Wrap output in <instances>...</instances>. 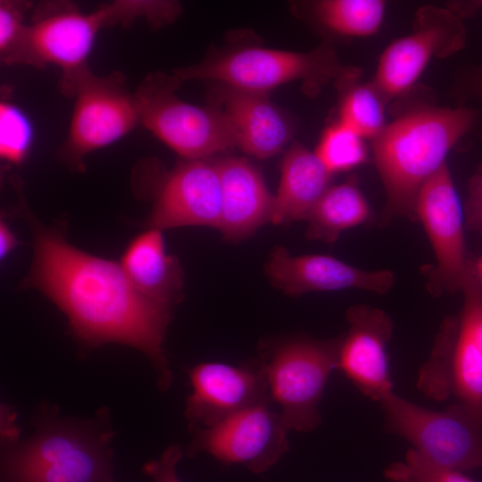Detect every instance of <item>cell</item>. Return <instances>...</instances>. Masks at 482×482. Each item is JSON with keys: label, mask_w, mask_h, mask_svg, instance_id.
I'll return each mask as SVG.
<instances>
[{"label": "cell", "mask_w": 482, "mask_h": 482, "mask_svg": "<svg viewBox=\"0 0 482 482\" xmlns=\"http://www.w3.org/2000/svg\"><path fill=\"white\" fill-rule=\"evenodd\" d=\"M17 211L33 237L32 266L22 282L51 299L67 316L75 337L87 345L121 343L143 352L166 389L171 372L162 350L171 306L139 293L120 264L71 245L65 225L43 224L29 209L21 184L12 181Z\"/></svg>", "instance_id": "obj_1"}, {"label": "cell", "mask_w": 482, "mask_h": 482, "mask_svg": "<svg viewBox=\"0 0 482 482\" xmlns=\"http://www.w3.org/2000/svg\"><path fill=\"white\" fill-rule=\"evenodd\" d=\"M475 119L476 112L466 108L424 107L385 126L372 140L374 162L386 194L381 225L396 216L416 219L420 188L445 164L447 154Z\"/></svg>", "instance_id": "obj_2"}, {"label": "cell", "mask_w": 482, "mask_h": 482, "mask_svg": "<svg viewBox=\"0 0 482 482\" xmlns=\"http://www.w3.org/2000/svg\"><path fill=\"white\" fill-rule=\"evenodd\" d=\"M172 75L180 83L192 79L212 80L260 94L297 79L312 92L328 82L345 87L359 76L356 69L343 66L334 49L328 45L306 53L247 47L175 69Z\"/></svg>", "instance_id": "obj_3"}, {"label": "cell", "mask_w": 482, "mask_h": 482, "mask_svg": "<svg viewBox=\"0 0 482 482\" xmlns=\"http://www.w3.org/2000/svg\"><path fill=\"white\" fill-rule=\"evenodd\" d=\"M110 438L94 425L47 424L5 454L2 482H113Z\"/></svg>", "instance_id": "obj_4"}, {"label": "cell", "mask_w": 482, "mask_h": 482, "mask_svg": "<svg viewBox=\"0 0 482 482\" xmlns=\"http://www.w3.org/2000/svg\"><path fill=\"white\" fill-rule=\"evenodd\" d=\"M461 291L462 309L443 320L417 386L436 401L482 408V284L472 260Z\"/></svg>", "instance_id": "obj_5"}, {"label": "cell", "mask_w": 482, "mask_h": 482, "mask_svg": "<svg viewBox=\"0 0 482 482\" xmlns=\"http://www.w3.org/2000/svg\"><path fill=\"white\" fill-rule=\"evenodd\" d=\"M60 89L75 102L58 155L75 170H84V159L89 153L112 144L139 123L134 95L119 71L101 77L86 65L61 76Z\"/></svg>", "instance_id": "obj_6"}, {"label": "cell", "mask_w": 482, "mask_h": 482, "mask_svg": "<svg viewBox=\"0 0 482 482\" xmlns=\"http://www.w3.org/2000/svg\"><path fill=\"white\" fill-rule=\"evenodd\" d=\"M380 403L387 428L426 460L461 472L482 467V408L454 403L432 411L394 392Z\"/></svg>", "instance_id": "obj_7"}, {"label": "cell", "mask_w": 482, "mask_h": 482, "mask_svg": "<svg viewBox=\"0 0 482 482\" xmlns=\"http://www.w3.org/2000/svg\"><path fill=\"white\" fill-rule=\"evenodd\" d=\"M180 84L172 74L147 75L134 94L139 122L186 160L206 159L236 146L220 110L179 99L175 91Z\"/></svg>", "instance_id": "obj_8"}, {"label": "cell", "mask_w": 482, "mask_h": 482, "mask_svg": "<svg viewBox=\"0 0 482 482\" xmlns=\"http://www.w3.org/2000/svg\"><path fill=\"white\" fill-rule=\"evenodd\" d=\"M337 339L293 338L273 347L260 361L270 401L279 407L288 431L308 432L320 425L319 403L337 370Z\"/></svg>", "instance_id": "obj_9"}, {"label": "cell", "mask_w": 482, "mask_h": 482, "mask_svg": "<svg viewBox=\"0 0 482 482\" xmlns=\"http://www.w3.org/2000/svg\"><path fill=\"white\" fill-rule=\"evenodd\" d=\"M105 27L102 10L81 12L69 2H45L32 10V17L12 49L3 57L6 64L44 68L54 64L69 75L87 65L97 32Z\"/></svg>", "instance_id": "obj_10"}, {"label": "cell", "mask_w": 482, "mask_h": 482, "mask_svg": "<svg viewBox=\"0 0 482 482\" xmlns=\"http://www.w3.org/2000/svg\"><path fill=\"white\" fill-rule=\"evenodd\" d=\"M415 216L430 240L435 267L423 270L434 295L461 290L471 260L467 256L462 207L448 167L444 164L420 188Z\"/></svg>", "instance_id": "obj_11"}, {"label": "cell", "mask_w": 482, "mask_h": 482, "mask_svg": "<svg viewBox=\"0 0 482 482\" xmlns=\"http://www.w3.org/2000/svg\"><path fill=\"white\" fill-rule=\"evenodd\" d=\"M270 401L248 407L208 428H190L187 454L204 452L225 464H242L254 473L274 465L289 450L280 412Z\"/></svg>", "instance_id": "obj_12"}, {"label": "cell", "mask_w": 482, "mask_h": 482, "mask_svg": "<svg viewBox=\"0 0 482 482\" xmlns=\"http://www.w3.org/2000/svg\"><path fill=\"white\" fill-rule=\"evenodd\" d=\"M461 18L449 9L420 8L413 31L393 41L380 56L373 85L385 100L409 89L433 57H446L465 44Z\"/></svg>", "instance_id": "obj_13"}, {"label": "cell", "mask_w": 482, "mask_h": 482, "mask_svg": "<svg viewBox=\"0 0 482 482\" xmlns=\"http://www.w3.org/2000/svg\"><path fill=\"white\" fill-rule=\"evenodd\" d=\"M153 208L149 229L184 226L218 229L220 220V184L214 162L186 160L168 172L148 180Z\"/></svg>", "instance_id": "obj_14"}, {"label": "cell", "mask_w": 482, "mask_h": 482, "mask_svg": "<svg viewBox=\"0 0 482 482\" xmlns=\"http://www.w3.org/2000/svg\"><path fill=\"white\" fill-rule=\"evenodd\" d=\"M192 393L186 416L190 428L214 426L259 403L270 401L261 362L235 366L204 362L189 370Z\"/></svg>", "instance_id": "obj_15"}, {"label": "cell", "mask_w": 482, "mask_h": 482, "mask_svg": "<svg viewBox=\"0 0 482 482\" xmlns=\"http://www.w3.org/2000/svg\"><path fill=\"white\" fill-rule=\"evenodd\" d=\"M349 329L337 338V370L364 395L381 401L392 391L386 345L393 325L382 310L353 305L347 312Z\"/></svg>", "instance_id": "obj_16"}, {"label": "cell", "mask_w": 482, "mask_h": 482, "mask_svg": "<svg viewBox=\"0 0 482 482\" xmlns=\"http://www.w3.org/2000/svg\"><path fill=\"white\" fill-rule=\"evenodd\" d=\"M266 272L270 282L289 295L345 288L386 294L395 280L389 270L365 271L327 255L291 256L284 247L272 251Z\"/></svg>", "instance_id": "obj_17"}, {"label": "cell", "mask_w": 482, "mask_h": 482, "mask_svg": "<svg viewBox=\"0 0 482 482\" xmlns=\"http://www.w3.org/2000/svg\"><path fill=\"white\" fill-rule=\"evenodd\" d=\"M212 104L229 122L236 146L252 156L271 157L289 139L290 129L286 119L265 94L221 85L217 88Z\"/></svg>", "instance_id": "obj_18"}, {"label": "cell", "mask_w": 482, "mask_h": 482, "mask_svg": "<svg viewBox=\"0 0 482 482\" xmlns=\"http://www.w3.org/2000/svg\"><path fill=\"white\" fill-rule=\"evenodd\" d=\"M220 184V220L218 229L224 238H246L270 220L273 196L260 172L243 158L215 162Z\"/></svg>", "instance_id": "obj_19"}, {"label": "cell", "mask_w": 482, "mask_h": 482, "mask_svg": "<svg viewBox=\"0 0 482 482\" xmlns=\"http://www.w3.org/2000/svg\"><path fill=\"white\" fill-rule=\"evenodd\" d=\"M120 266L132 286L146 297L172 306L182 296L183 273L165 252L162 230L149 229L126 248Z\"/></svg>", "instance_id": "obj_20"}, {"label": "cell", "mask_w": 482, "mask_h": 482, "mask_svg": "<svg viewBox=\"0 0 482 482\" xmlns=\"http://www.w3.org/2000/svg\"><path fill=\"white\" fill-rule=\"evenodd\" d=\"M279 187L270 220L275 225L306 220L310 212L328 188L331 173L315 153L295 142L281 162Z\"/></svg>", "instance_id": "obj_21"}, {"label": "cell", "mask_w": 482, "mask_h": 482, "mask_svg": "<svg viewBox=\"0 0 482 482\" xmlns=\"http://www.w3.org/2000/svg\"><path fill=\"white\" fill-rule=\"evenodd\" d=\"M370 214V205L356 180L348 179L328 187L313 206L306 218V237L333 243L342 231L365 222Z\"/></svg>", "instance_id": "obj_22"}, {"label": "cell", "mask_w": 482, "mask_h": 482, "mask_svg": "<svg viewBox=\"0 0 482 482\" xmlns=\"http://www.w3.org/2000/svg\"><path fill=\"white\" fill-rule=\"evenodd\" d=\"M380 0H325L316 4L320 21L345 36L367 37L378 31L385 15Z\"/></svg>", "instance_id": "obj_23"}, {"label": "cell", "mask_w": 482, "mask_h": 482, "mask_svg": "<svg viewBox=\"0 0 482 482\" xmlns=\"http://www.w3.org/2000/svg\"><path fill=\"white\" fill-rule=\"evenodd\" d=\"M340 104L339 121L365 138L374 139L385 128V99L370 84H349Z\"/></svg>", "instance_id": "obj_24"}, {"label": "cell", "mask_w": 482, "mask_h": 482, "mask_svg": "<svg viewBox=\"0 0 482 482\" xmlns=\"http://www.w3.org/2000/svg\"><path fill=\"white\" fill-rule=\"evenodd\" d=\"M314 153L331 174L352 170L368 160L364 138L339 120L324 130Z\"/></svg>", "instance_id": "obj_25"}, {"label": "cell", "mask_w": 482, "mask_h": 482, "mask_svg": "<svg viewBox=\"0 0 482 482\" xmlns=\"http://www.w3.org/2000/svg\"><path fill=\"white\" fill-rule=\"evenodd\" d=\"M106 26L131 24L137 18L145 17L154 28H160L176 20L181 12L174 1L119 0L101 5Z\"/></svg>", "instance_id": "obj_26"}, {"label": "cell", "mask_w": 482, "mask_h": 482, "mask_svg": "<svg viewBox=\"0 0 482 482\" xmlns=\"http://www.w3.org/2000/svg\"><path fill=\"white\" fill-rule=\"evenodd\" d=\"M32 127L26 115L6 100L0 104V156L19 164L26 158L32 142Z\"/></svg>", "instance_id": "obj_27"}, {"label": "cell", "mask_w": 482, "mask_h": 482, "mask_svg": "<svg viewBox=\"0 0 482 482\" xmlns=\"http://www.w3.org/2000/svg\"><path fill=\"white\" fill-rule=\"evenodd\" d=\"M385 476L393 482H477L461 471L432 463L413 449L403 461L389 465Z\"/></svg>", "instance_id": "obj_28"}, {"label": "cell", "mask_w": 482, "mask_h": 482, "mask_svg": "<svg viewBox=\"0 0 482 482\" xmlns=\"http://www.w3.org/2000/svg\"><path fill=\"white\" fill-rule=\"evenodd\" d=\"M33 4L26 1L0 2V54L4 57L16 43L27 23L25 15Z\"/></svg>", "instance_id": "obj_29"}, {"label": "cell", "mask_w": 482, "mask_h": 482, "mask_svg": "<svg viewBox=\"0 0 482 482\" xmlns=\"http://www.w3.org/2000/svg\"><path fill=\"white\" fill-rule=\"evenodd\" d=\"M464 211L466 229L482 237V162L469 182Z\"/></svg>", "instance_id": "obj_30"}, {"label": "cell", "mask_w": 482, "mask_h": 482, "mask_svg": "<svg viewBox=\"0 0 482 482\" xmlns=\"http://www.w3.org/2000/svg\"><path fill=\"white\" fill-rule=\"evenodd\" d=\"M182 457L181 447L169 446L159 459L152 460L144 466V472L154 482H181L176 472V466Z\"/></svg>", "instance_id": "obj_31"}, {"label": "cell", "mask_w": 482, "mask_h": 482, "mask_svg": "<svg viewBox=\"0 0 482 482\" xmlns=\"http://www.w3.org/2000/svg\"><path fill=\"white\" fill-rule=\"evenodd\" d=\"M19 244L14 233L8 224L1 220L0 222V256L4 258Z\"/></svg>", "instance_id": "obj_32"}, {"label": "cell", "mask_w": 482, "mask_h": 482, "mask_svg": "<svg viewBox=\"0 0 482 482\" xmlns=\"http://www.w3.org/2000/svg\"><path fill=\"white\" fill-rule=\"evenodd\" d=\"M474 271L482 284V255L476 261H473Z\"/></svg>", "instance_id": "obj_33"}, {"label": "cell", "mask_w": 482, "mask_h": 482, "mask_svg": "<svg viewBox=\"0 0 482 482\" xmlns=\"http://www.w3.org/2000/svg\"><path fill=\"white\" fill-rule=\"evenodd\" d=\"M475 88L478 91V93L482 96V71H480V73L478 76V79H476Z\"/></svg>", "instance_id": "obj_34"}, {"label": "cell", "mask_w": 482, "mask_h": 482, "mask_svg": "<svg viewBox=\"0 0 482 482\" xmlns=\"http://www.w3.org/2000/svg\"><path fill=\"white\" fill-rule=\"evenodd\" d=\"M466 6H473V8L470 11L476 10L478 7H482V1H475L471 2V4H465Z\"/></svg>", "instance_id": "obj_35"}]
</instances>
